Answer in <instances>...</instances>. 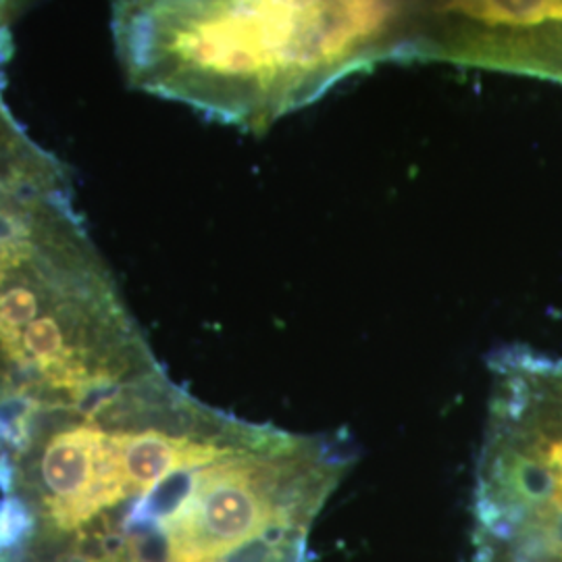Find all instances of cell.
Here are the masks:
<instances>
[{
	"label": "cell",
	"mask_w": 562,
	"mask_h": 562,
	"mask_svg": "<svg viewBox=\"0 0 562 562\" xmlns=\"http://www.w3.org/2000/svg\"><path fill=\"white\" fill-rule=\"evenodd\" d=\"M159 367L69 183L0 181V443L38 413L88 408Z\"/></svg>",
	"instance_id": "7a4b0ae2"
},
{
	"label": "cell",
	"mask_w": 562,
	"mask_h": 562,
	"mask_svg": "<svg viewBox=\"0 0 562 562\" xmlns=\"http://www.w3.org/2000/svg\"><path fill=\"white\" fill-rule=\"evenodd\" d=\"M413 59L562 83V0H406Z\"/></svg>",
	"instance_id": "3957f363"
},
{
	"label": "cell",
	"mask_w": 562,
	"mask_h": 562,
	"mask_svg": "<svg viewBox=\"0 0 562 562\" xmlns=\"http://www.w3.org/2000/svg\"><path fill=\"white\" fill-rule=\"evenodd\" d=\"M111 32L132 88L246 132L408 42L404 0H113Z\"/></svg>",
	"instance_id": "6da1fadb"
}]
</instances>
